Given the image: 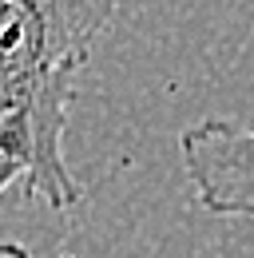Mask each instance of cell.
<instances>
[{
  "mask_svg": "<svg viewBox=\"0 0 254 258\" xmlns=\"http://www.w3.org/2000/svg\"><path fill=\"white\" fill-rule=\"evenodd\" d=\"M119 0H0V139L16 151L28 191L48 207L80 203L64 163L68 96Z\"/></svg>",
  "mask_w": 254,
  "mask_h": 258,
  "instance_id": "cell-1",
  "label": "cell"
},
{
  "mask_svg": "<svg viewBox=\"0 0 254 258\" xmlns=\"http://www.w3.org/2000/svg\"><path fill=\"white\" fill-rule=\"evenodd\" d=\"M179 155L207 215L254 219V127L203 119L179 135Z\"/></svg>",
  "mask_w": 254,
  "mask_h": 258,
  "instance_id": "cell-2",
  "label": "cell"
}]
</instances>
